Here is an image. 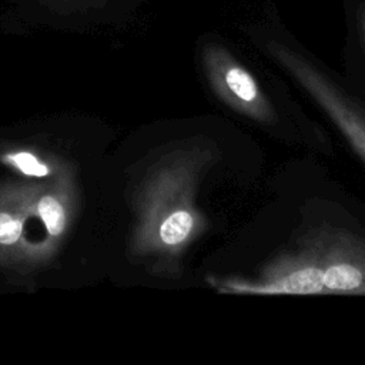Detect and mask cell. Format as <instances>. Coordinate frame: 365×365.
<instances>
[{
    "instance_id": "6da1fadb",
    "label": "cell",
    "mask_w": 365,
    "mask_h": 365,
    "mask_svg": "<svg viewBox=\"0 0 365 365\" xmlns=\"http://www.w3.org/2000/svg\"><path fill=\"white\" fill-rule=\"evenodd\" d=\"M218 287L251 295H365V240L321 225L277 254L257 275L227 278Z\"/></svg>"
},
{
    "instance_id": "7a4b0ae2",
    "label": "cell",
    "mask_w": 365,
    "mask_h": 365,
    "mask_svg": "<svg viewBox=\"0 0 365 365\" xmlns=\"http://www.w3.org/2000/svg\"><path fill=\"white\" fill-rule=\"evenodd\" d=\"M267 51L322 108L365 163V110L362 106L291 47L271 40L267 43Z\"/></svg>"
},
{
    "instance_id": "3957f363",
    "label": "cell",
    "mask_w": 365,
    "mask_h": 365,
    "mask_svg": "<svg viewBox=\"0 0 365 365\" xmlns=\"http://www.w3.org/2000/svg\"><path fill=\"white\" fill-rule=\"evenodd\" d=\"M204 66L214 91L232 110L261 124L277 121V111L255 77L225 48L208 46Z\"/></svg>"
},
{
    "instance_id": "277c9868",
    "label": "cell",
    "mask_w": 365,
    "mask_h": 365,
    "mask_svg": "<svg viewBox=\"0 0 365 365\" xmlns=\"http://www.w3.org/2000/svg\"><path fill=\"white\" fill-rule=\"evenodd\" d=\"M37 187H6L0 190V262L30 259L24 241V225L36 212Z\"/></svg>"
},
{
    "instance_id": "5b68a950",
    "label": "cell",
    "mask_w": 365,
    "mask_h": 365,
    "mask_svg": "<svg viewBox=\"0 0 365 365\" xmlns=\"http://www.w3.org/2000/svg\"><path fill=\"white\" fill-rule=\"evenodd\" d=\"M66 197L63 185L53 190L50 188L48 191H43V188L37 187L36 212L47 230L48 240H58L66 230L68 220V201Z\"/></svg>"
},
{
    "instance_id": "8992f818",
    "label": "cell",
    "mask_w": 365,
    "mask_h": 365,
    "mask_svg": "<svg viewBox=\"0 0 365 365\" xmlns=\"http://www.w3.org/2000/svg\"><path fill=\"white\" fill-rule=\"evenodd\" d=\"M4 161L14 165L26 175L46 177L50 173V168L44 163H41L36 155H33L31 153H27V151L10 153L4 157Z\"/></svg>"
},
{
    "instance_id": "52a82bcc",
    "label": "cell",
    "mask_w": 365,
    "mask_h": 365,
    "mask_svg": "<svg viewBox=\"0 0 365 365\" xmlns=\"http://www.w3.org/2000/svg\"><path fill=\"white\" fill-rule=\"evenodd\" d=\"M361 24H362V29H364V34H365V7L361 13Z\"/></svg>"
}]
</instances>
